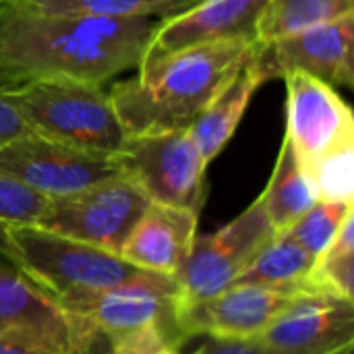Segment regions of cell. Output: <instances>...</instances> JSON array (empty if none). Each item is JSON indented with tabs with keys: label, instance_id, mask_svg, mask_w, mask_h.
Masks as SVG:
<instances>
[{
	"label": "cell",
	"instance_id": "17",
	"mask_svg": "<svg viewBox=\"0 0 354 354\" xmlns=\"http://www.w3.org/2000/svg\"><path fill=\"white\" fill-rule=\"evenodd\" d=\"M263 48L266 44L259 41L253 54L241 66V71L220 89V93L205 106V110L189 127V135L195 141L207 166L214 158L220 156V151L236 133V127L241 124L255 91L266 81H270L263 62Z\"/></svg>",
	"mask_w": 354,
	"mask_h": 354
},
{
	"label": "cell",
	"instance_id": "2",
	"mask_svg": "<svg viewBox=\"0 0 354 354\" xmlns=\"http://www.w3.org/2000/svg\"><path fill=\"white\" fill-rule=\"evenodd\" d=\"M259 39H228L143 62L110 89L127 135L189 131L205 106L241 71Z\"/></svg>",
	"mask_w": 354,
	"mask_h": 354
},
{
	"label": "cell",
	"instance_id": "20",
	"mask_svg": "<svg viewBox=\"0 0 354 354\" xmlns=\"http://www.w3.org/2000/svg\"><path fill=\"white\" fill-rule=\"evenodd\" d=\"M354 15V0H268L259 17L257 39H272Z\"/></svg>",
	"mask_w": 354,
	"mask_h": 354
},
{
	"label": "cell",
	"instance_id": "15",
	"mask_svg": "<svg viewBox=\"0 0 354 354\" xmlns=\"http://www.w3.org/2000/svg\"><path fill=\"white\" fill-rule=\"evenodd\" d=\"M266 2L268 0H199L162 19L151 31L141 64L203 44L257 39V25Z\"/></svg>",
	"mask_w": 354,
	"mask_h": 354
},
{
	"label": "cell",
	"instance_id": "12",
	"mask_svg": "<svg viewBox=\"0 0 354 354\" xmlns=\"http://www.w3.org/2000/svg\"><path fill=\"white\" fill-rule=\"evenodd\" d=\"M176 290L174 278L139 270L75 313L89 319L108 340L141 328L160 326L187 342L176 322Z\"/></svg>",
	"mask_w": 354,
	"mask_h": 354
},
{
	"label": "cell",
	"instance_id": "26",
	"mask_svg": "<svg viewBox=\"0 0 354 354\" xmlns=\"http://www.w3.org/2000/svg\"><path fill=\"white\" fill-rule=\"evenodd\" d=\"M23 133H29V131L25 129V124L17 116L15 108L8 104V100L0 91V143L12 139L17 135H23Z\"/></svg>",
	"mask_w": 354,
	"mask_h": 354
},
{
	"label": "cell",
	"instance_id": "21",
	"mask_svg": "<svg viewBox=\"0 0 354 354\" xmlns=\"http://www.w3.org/2000/svg\"><path fill=\"white\" fill-rule=\"evenodd\" d=\"M307 292L354 301V216L315 257L307 278Z\"/></svg>",
	"mask_w": 354,
	"mask_h": 354
},
{
	"label": "cell",
	"instance_id": "18",
	"mask_svg": "<svg viewBox=\"0 0 354 354\" xmlns=\"http://www.w3.org/2000/svg\"><path fill=\"white\" fill-rule=\"evenodd\" d=\"M313 263L315 257L309 251L299 247L284 232H276L274 239L253 257V261L245 268L234 284H253L303 295L307 292V278Z\"/></svg>",
	"mask_w": 354,
	"mask_h": 354
},
{
	"label": "cell",
	"instance_id": "24",
	"mask_svg": "<svg viewBox=\"0 0 354 354\" xmlns=\"http://www.w3.org/2000/svg\"><path fill=\"white\" fill-rule=\"evenodd\" d=\"M48 197L33 193L0 172V224H35Z\"/></svg>",
	"mask_w": 354,
	"mask_h": 354
},
{
	"label": "cell",
	"instance_id": "11",
	"mask_svg": "<svg viewBox=\"0 0 354 354\" xmlns=\"http://www.w3.org/2000/svg\"><path fill=\"white\" fill-rule=\"evenodd\" d=\"M297 297L286 290L234 284L212 299L176 307V322L185 340H257Z\"/></svg>",
	"mask_w": 354,
	"mask_h": 354
},
{
	"label": "cell",
	"instance_id": "29",
	"mask_svg": "<svg viewBox=\"0 0 354 354\" xmlns=\"http://www.w3.org/2000/svg\"><path fill=\"white\" fill-rule=\"evenodd\" d=\"M2 228H4V226L0 224V255H2V257H6V247H4V234H2Z\"/></svg>",
	"mask_w": 354,
	"mask_h": 354
},
{
	"label": "cell",
	"instance_id": "3",
	"mask_svg": "<svg viewBox=\"0 0 354 354\" xmlns=\"http://www.w3.org/2000/svg\"><path fill=\"white\" fill-rule=\"evenodd\" d=\"M2 234L6 259L71 313L139 272L118 253L56 234L37 224H4Z\"/></svg>",
	"mask_w": 354,
	"mask_h": 354
},
{
	"label": "cell",
	"instance_id": "25",
	"mask_svg": "<svg viewBox=\"0 0 354 354\" xmlns=\"http://www.w3.org/2000/svg\"><path fill=\"white\" fill-rule=\"evenodd\" d=\"M197 354H266L257 340H214L205 338Z\"/></svg>",
	"mask_w": 354,
	"mask_h": 354
},
{
	"label": "cell",
	"instance_id": "27",
	"mask_svg": "<svg viewBox=\"0 0 354 354\" xmlns=\"http://www.w3.org/2000/svg\"><path fill=\"white\" fill-rule=\"evenodd\" d=\"M0 354H58L39 346V344H33V342H27V340H19V338H12V336H2L0 334Z\"/></svg>",
	"mask_w": 354,
	"mask_h": 354
},
{
	"label": "cell",
	"instance_id": "14",
	"mask_svg": "<svg viewBox=\"0 0 354 354\" xmlns=\"http://www.w3.org/2000/svg\"><path fill=\"white\" fill-rule=\"evenodd\" d=\"M257 342L266 354H334L354 344V301L303 292Z\"/></svg>",
	"mask_w": 354,
	"mask_h": 354
},
{
	"label": "cell",
	"instance_id": "6",
	"mask_svg": "<svg viewBox=\"0 0 354 354\" xmlns=\"http://www.w3.org/2000/svg\"><path fill=\"white\" fill-rule=\"evenodd\" d=\"M151 201L127 174L81 191L48 197L35 222L56 234L118 253L129 232Z\"/></svg>",
	"mask_w": 354,
	"mask_h": 354
},
{
	"label": "cell",
	"instance_id": "1",
	"mask_svg": "<svg viewBox=\"0 0 354 354\" xmlns=\"http://www.w3.org/2000/svg\"><path fill=\"white\" fill-rule=\"evenodd\" d=\"M158 19H112L0 0V87L35 79L104 83L137 68Z\"/></svg>",
	"mask_w": 354,
	"mask_h": 354
},
{
	"label": "cell",
	"instance_id": "13",
	"mask_svg": "<svg viewBox=\"0 0 354 354\" xmlns=\"http://www.w3.org/2000/svg\"><path fill=\"white\" fill-rule=\"evenodd\" d=\"M353 54L354 15L268 41L263 62L270 79L297 71L334 89H353Z\"/></svg>",
	"mask_w": 354,
	"mask_h": 354
},
{
	"label": "cell",
	"instance_id": "7",
	"mask_svg": "<svg viewBox=\"0 0 354 354\" xmlns=\"http://www.w3.org/2000/svg\"><path fill=\"white\" fill-rule=\"evenodd\" d=\"M274 234L261 197H257L220 230L195 236L185 266L174 276L176 307L212 299L230 288Z\"/></svg>",
	"mask_w": 354,
	"mask_h": 354
},
{
	"label": "cell",
	"instance_id": "31",
	"mask_svg": "<svg viewBox=\"0 0 354 354\" xmlns=\"http://www.w3.org/2000/svg\"><path fill=\"white\" fill-rule=\"evenodd\" d=\"M156 354H183L178 348H164V351H160V353H156ZM193 354H197V353H193Z\"/></svg>",
	"mask_w": 354,
	"mask_h": 354
},
{
	"label": "cell",
	"instance_id": "16",
	"mask_svg": "<svg viewBox=\"0 0 354 354\" xmlns=\"http://www.w3.org/2000/svg\"><path fill=\"white\" fill-rule=\"evenodd\" d=\"M199 214L162 203H149L118 255L139 270L174 278L185 266L197 236Z\"/></svg>",
	"mask_w": 354,
	"mask_h": 354
},
{
	"label": "cell",
	"instance_id": "28",
	"mask_svg": "<svg viewBox=\"0 0 354 354\" xmlns=\"http://www.w3.org/2000/svg\"><path fill=\"white\" fill-rule=\"evenodd\" d=\"M85 354H110V344H108V338L106 336H102L89 351Z\"/></svg>",
	"mask_w": 354,
	"mask_h": 354
},
{
	"label": "cell",
	"instance_id": "23",
	"mask_svg": "<svg viewBox=\"0 0 354 354\" xmlns=\"http://www.w3.org/2000/svg\"><path fill=\"white\" fill-rule=\"evenodd\" d=\"M351 216H354V203L315 201L290 228L284 230V234L317 257L336 239Z\"/></svg>",
	"mask_w": 354,
	"mask_h": 354
},
{
	"label": "cell",
	"instance_id": "9",
	"mask_svg": "<svg viewBox=\"0 0 354 354\" xmlns=\"http://www.w3.org/2000/svg\"><path fill=\"white\" fill-rule=\"evenodd\" d=\"M0 334L58 354H85L104 334L46 297L0 255Z\"/></svg>",
	"mask_w": 354,
	"mask_h": 354
},
{
	"label": "cell",
	"instance_id": "8",
	"mask_svg": "<svg viewBox=\"0 0 354 354\" xmlns=\"http://www.w3.org/2000/svg\"><path fill=\"white\" fill-rule=\"evenodd\" d=\"M0 172L44 197H60L124 174L116 156L77 149L35 133L0 143Z\"/></svg>",
	"mask_w": 354,
	"mask_h": 354
},
{
	"label": "cell",
	"instance_id": "5",
	"mask_svg": "<svg viewBox=\"0 0 354 354\" xmlns=\"http://www.w3.org/2000/svg\"><path fill=\"white\" fill-rule=\"evenodd\" d=\"M114 156L151 203L201 212L207 164L189 131L127 135Z\"/></svg>",
	"mask_w": 354,
	"mask_h": 354
},
{
	"label": "cell",
	"instance_id": "22",
	"mask_svg": "<svg viewBox=\"0 0 354 354\" xmlns=\"http://www.w3.org/2000/svg\"><path fill=\"white\" fill-rule=\"evenodd\" d=\"M19 4L112 19H166L199 0H12Z\"/></svg>",
	"mask_w": 354,
	"mask_h": 354
},
{
	"label": "cell",
	"instance_id": "10",
	"mask_svg": "<svg viewBox=\"0 0 354 354\" xmlns=\"http://www.w3.org/2000/svg\"><path fill=\"white\" fill-rule=\"evenodd\" d=\"M286 133L301 170L354 149V116L338 89L305 73H286Z\"/></svg>",
	"mask_w": 354,
	"mask_h": 354
},
{
	"label": "cell",
	"instance_id": "30",
	"mask_svg": "<svg viewBox=\"0 0 354 354\" xmlns=\"http://www.w3.org/2000/svg\"><path fill=\"white\" fill-rule=\"evenodd\" d=\"M334 354H354V344H348V346H344V348L336 351Z\"/></svg>",
	"mask_w": 354,
	"mask_h": 354
},
{
	"label": "cell",
	"instance_id": "4",
	"mask_svg": "<svg viewBox=\"0 0 354 354\" xmlns=\"http://www.w3.org/2000/svg\"><path fill=\"white\" fill-rule=\"evenodd\" d=\"M0 91L25 129L50 141L114 156L127 139L102 83L52 77L6 85Z\"/></svg>",
	"mask_w": 354,
	"mask_h": 354
},
{
	"label": "cell",
	"instance_id": "19",
	"mask_svg": "<svg viewBox=\"0 0 354 354\" xmlns=\"http://www.w3.org/2000/svg\"><path fill=\"white\" fill-rule=\"evenodd\" d=\"M259 197L266 216L276 232H284L286 228H290L317 201L286 137L282 139L268 187Z\"/></svg>",
	"mask_w": 354,
	"mask_h": 354
}]
</instances>
